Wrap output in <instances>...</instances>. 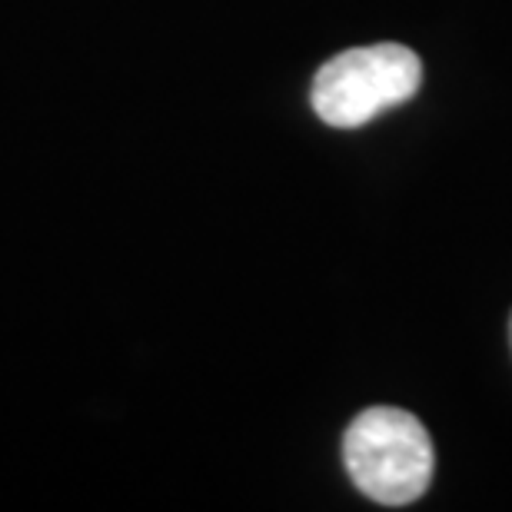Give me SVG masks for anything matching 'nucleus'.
Listing matches in <instances>:
<instances>
[{
	"instance_id": "obj_1",
	"label": "nucleus",
	"mask_w": 512,
	"mask_h": 512,
	"mask_svg": "<svg viewBox=\"0 0 512 512\" xmlns=\"http://www.w3.org/2000/svg\"><path fill=\"white\" fill-rule=\"evenodd\" d=\"M343 463L353 486L380 506H409L433 483L436 453L426 426L396 406H373L346 426Z\"/></svg>"
},
{
	"instance_id": "obj_2",
	"label": "nucleus",
	"mask_w": 512,
	"mask_h": 512,
	"mask_svg": "<svg viewBox=\"0 0 512 512\" xmlns=\"http://www.w3.org/2000/svg\"><path fill=\"white\" fill-rule=\"evenodd\" d=\"M419 84H423V64L409 47H353L316 70L310 104L323 124L353 130L406 104Z\"/></svg>"
},
{
	"instance_id": "obj_3",
	"label": "nucleus",
	"mask_w": 512,
	"mask_h": 512,
	"mask_svg": "<svg viewBox=\"0 0 512 512\" xmlns=\"http://www.w3.org/2000/svg\"><path fill=\"white\" fill-rule=\"evenodd\" d=\"M509 340H512V320H509Z\"/></svg>"
}]
</instances>
